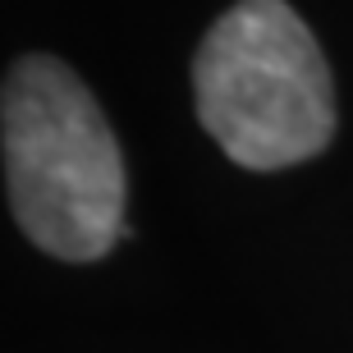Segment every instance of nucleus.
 <instances>
[{
    "label": "nucleus",
    "mask_w": 353,
    "mask_h": 353,
    "mask_svg": "<svg viewBox=\"0 0 353 353\" xmlns=\"http://www.w3.org/2000/svg\"><path fill=\"white\" fill-rule=\"evenodd\" d=\"M5 179L14 221L37 248L92 262L124 234V161L101 105L51 55L5 79Z\"/></svg>",
    "instance_id": "f257e3e1"
},
{
    "label": "nucleus",
    "mask_w": 353,
    "mask_h": 353,
    "mask_svg": "<svg viewBox=\"0 0 353 353\" xmlns=\"http://www.w3.org/2000/svg\"><path fill=\"white\" fill-rule=\"evenodd\" d=\"M197 119L243 170H285L335 133L321 46L285 0H239L193 60Z\"/></svg>",
    "instance_id": "f03ea898"
}]
</instances>
